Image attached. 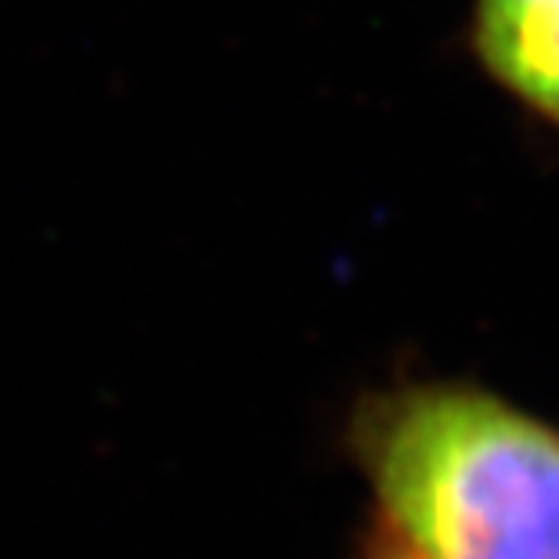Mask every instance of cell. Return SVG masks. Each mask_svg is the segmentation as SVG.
Returning <instances> with one entry per match:
<instances>
[{
	"mask_svg": "<svg viewBox=\"0 0 559 559\" xmlns=\"http://www.w3.org/2000/svg\"><path fill=\"white\" fill-rule=\"evenodd\" d=\"M376 534L412 559H559V426L473 383L372 394L347 426Z\"/></svg>",
	"mask_w": 559,
	"mask_h": 559,
	"instance_id": "1",
	"label": "cell"
},
{
	"mask_svg": "<svg viewBox=\"0 0 559 559\" xmlns=\"http://www.w3.org/2000/svg\"><path fill=\"white\" fill-rule=\"evenodd\" d=\"M473 33L487 73L559 123V0H477Z\"/></svg>",
	"mask_w": 559,
	"mask_h": 559,
	"instance_id": "2",
	"label": "cell"
},
{
	"mask_svg": "<svg viewBox=\"0 0 559 559\" xmlns=\"http://www.w3.org/2000/svg\"><path fill=\"white\" fill-rule=\"evenodd\" d=\"M361 559H412L408 552H401L394 542H386L383 534H372L368 545L361 549Z\"/></svg>",
	"mask_w": 559,
	"mask_h": 559,
	"instance_id": "3",
	"label": "cell"
}]
</instances>
